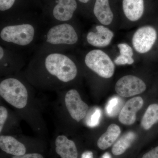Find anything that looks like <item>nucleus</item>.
<instances>
[{"instance_id":"f257e3e1","label":"nucleus","mask_w":158,"mask_h":158,"mask_svg":"<svg viewBox=\"0 0 158 158\" xmlns=\"http://www.w3.org/2000/svg\"><path fill=\"white\" fill-rule=\"evenodd\" d=\"M30 67L47 74L63 84L73 81L77 76L75 59L66 52L38 48L31 59Z\"/></svg>"},{"instance_id":"f03ea898","label":"nucleus","mask_w":158,"mask_h":158,"mask_svg":"<svg viewBox=\"0 0 158 158\" xmlns=\"http://www.w3.org/2000/svg\"><path fill=\"white\" fill-rule=\"evenodd\" d=\"M0 24L1 45L19 51L31 47L40 39L44 23L15 18L4 19Z\"/></svg>"},{"instance_id":"7ed1b4c3","label":"nucleus","mask_w":158,"mask_h":158,"mask_svg":"<svg viewBox=\"0 0 158 158\" xmlns=\"http://www.w3.org/2000/svg\"><path fill=\"white\" fill-rule=\"evenodd\" d=\"M71 21L49 24L43 31L41 43L38 48L66 52L76 45L80 36L77 28Z\"/></svg>"},{"instance_id":"20e7f679","label":"nucleus","mask_w":158,"mask_h":158,"mask_svg":"<svg viewBox=\"0 0 158 158\" xmlns=\"http://www.w3.org/2000/svg\"><path fill=\"white\" fill-rule=\"evenodd\" d=\"M0 95L7 102L17 109L27 104L28 93L25 85L16 78H7L0 83Z\"/></svg>"},{"instance_id":"39448f33","label":"nucleus","mask_w":158,"mask_h":158,"mask_svg":"<svg viewBox=\"0 0 158 158\" xmlns=\"http://www.w3.org/2000/svg\"><path fill=\"white\" fill-rule=\"evenodd\" d=\"M85 65L90 70L104 78L112 77L115 72L114 63L110 56L100 49L88 52L84 58Z\"/></svg>"},{"instance_id":"423d86ee","label":"nucleus","mask_w":158,"mask_h":158,"mask_svg":"<svg viewBox=\"0 0 158 158\" xmlns=\"http://www.w3.org/2000/svg\"><path fill=\"white\" fill-rule=\"evenodd\" d=\"M146 88L145 83L141 79L133 75L125 76L119 79L115 88L118 95L126 98L143 93Z\"/></svg>"},{"instance_id":"0eeeda50","label":"nucleus","mask_w":158,"mask_h":158,"mask_svg":"<svg viewBox=\"0 0 158 158\" xmlns=\"http://www.w3.org/2000/svg\"><path fill=\"white\" fill-rule=\"evenodd\" d=\"M156 39V31L153 27L148 26L141 27L133 35V47L139 53H146L152 48Z\"/></svg>"},{"instance_id":"6e6552de","label":"nucleus","mask_w":158,"mask_h":158,"mask_svg":"<svg viewBox=\"0 0 158 158\" xmlns=\"http://www.w3.org/2000/svg\"><path fill=\"white\" fill-rule=\"evenodd\" d=\"M65 102L72 118L78 122L85 118L89 106L82 100L77 90L74 89L69 90L65 94Z\"/></svg>"},{"instance_id":"1a4fd4ad","label":"nucleus","mask_w":158,"mask_h":158,"mask_svg":"<svg viewBox=\"0 0 158 158\" xmlns=\"http://www.w3.org/2000/svg\"><path fill=\"white\" fill-rule=\"evenodd\" d=\"M49 24L71 21L77 8L76 0H56Z\"/></svg>"},{"instance_id":"9d476101","label":"nucleus","mask_w":158,"mask_h":158,"mask_svg":"<svg viewBox=\"0 0 158 158\" xmlns=\"http://www.w3.org/2000/svg\"><path fill=\"white\" fill-rule=\"evenodd\" d=\"M143 105L144 100L141 97H135L128 101L119 112V122L126 125L134 124L136 120V114Z\"/></svg>"},{"instance_id":"9b49d317","label":"nucleus","mask_w":158,"mask_h":158,"mask_svg":"<svg viewBox=\"0 0 158 158\" xmlns=\"http://www.w3.org/2000/svg\"><path fill=\"white\" fill-rule=\"evenodd\" d=\"M95 31H90L86 35V39L89 45L96 48H104L110 44L114 33L103 25H97Z\"/></svg>"},{"instance_id":"f8f14e48","label":"nucleus","mask_w":158,"mask_h":158,"mask_svg":"<svg viewBox=\"0 0 158 158\" xmlns=\"http://www.w3.org/2000/svg\"><path fill=\"white\" fill-rule=\"evenodd\" d=\"M23 56L19 51L2 45H0V63L1 68H9L24 62Z\"/></svg>"},{"instance_id":"ddd939ff","label":"nucleus","mask_w":158,"mask_h":158,"mask_svg":"<svg viewBox=\"0 0 158 158\" xmlns=\"http://www.w3.org/2000/svg\"><path fill=\"white\" fill-rule=\"evenodd\" d=\"M55 144L56 152L61 158H77V149L75 144L66 136H58Z\"/></svg>"},{"instance_id":"4468645a","label":"nucleus","mask_w":158,"mask_h":158,"mask_svg":"<svg viewBox=\"0 0 158 158\" xmlns=\"http://www.w3.org/2000/svg\"><path fill=\"white\" fill-rule=\"evenodd\" d=\"M93 13L99 22L103 25H109L113 21L114 15L109 0H95Z\"/></svg>"},{"instance_id":"2eb2a0df","label":"nucleus","mask_w":158,"mask_h":158,"mask_svg":"<svg viewBox=\"0 0 158 158\" xmlns=\"http://www.w3.org/2000/svg\"><path fill=\"white\" fill-rule=\"evenodd\" d=\"M0 148L5 152L14 156L23 155L26 152L25 145L10 136H0Z\"/></svg>"},{"instance_id":"dca6fc26","label":"nucleus","mask_w":158,"mask_h":158,"mask_svg":"<svg viewBox=\"0 0 158 158\" xmlns=\"http://www.w3.org/2000/svg\"><path fill=\"white\" fill-rule=\"evenodd\" d=\"M123 8L128 19L136 21L142 17L144 13V0H123Z\"/></svg>"},{"instance_id":"f3484780","label":"nucleus","mask_w":158,"mask_h":158,"mask_svg":"<svg viewBox=\"0 0 158 158\" xmlns=\"http://www.w3.org/2000/svg\"><path fill=\"white\" fill-rule=\"evenodd\" d=\"M120 134L121 130L119 126L116 124L110 125L106 132L99 138L98 146L102 150L107 149L115 143Z\"/></svg>"},{"instance_id":"a211bd4d","label":"nucleus","mask_w":158,"mask_h":158,"mask_svg":"<svg viewBox=\"0 0 158 158\" xmlns=\"http://www.w3.org/2000/svg\"><path fill=\"white\" fill-rule=\"evenodd\" d=\"M136 134L130 131L120 137L113 144L112 152L115 156L123 154L131 145L136 139Z\"/></svg>"},{"instance_id":"6ab92c4d","label":"nucleus","mask_w":158,"mask_h":158,"mask_svg":"<svg viewBox=\"0 0 158 158\" xmlns=\"http://www.w3.org/2000/svg\"><path fill=\"white\" fill-rule=\"evenodd\" d=\"M158 122V104H153L147 108L141 120V125L144 130H148Z\"/></svg>"},{"instance_id":"aec40b11","label":"nucleus","mask_w":158,"mask_h":158,"mask_svg":"<svg viewBox=\"0 0 158 158\" xmlns=\"http://www.w3.org/2000/svg\"><path fill=\"white\" fill-rule=\"evenodd\" d=\"M120 100L117 97H113L108 102L106 110L109 116H113L117 114V111L120 107Z\"/></svg>"},{"instance_id":"412c9836","label":"nucleus","mask_w":158,"mask_h":158,"mask_svg":"<svg viewBox=\"0 0 158 158\" xmlns=\"http://www.w3.org/2000/svg\"><path fill=\"white\" fill-rule=\"evenodd\" d=\"M101 116V111L99 109H96L93 112L87 121V124L90 127L96 126L99 123Z\"/></svg>"},{"instance_id":"4be33fe9","label":"nucleus","mask_w":158,"mask_h":158,"mask_svg":"<svg viewBox=\"0 0 158 158\" xmlns=\"http://www.w3.org/2000/svg\"><path fill=\"white\" fill-rule=\"evenodd\" d=\"M118 47L120 52V55L129 58H133V51L132 48L127 44H119Z\"/></svg>"},{"instance_id":"5701e85b","label":"nucleus","mask_w":158,"mask_h":158,"mask_svg":"<svg viewBox=\"0 0 158 158\" xmlns=\"http://www.w3.org/2000/svg\"><path fill=\"white\" fill-rule=\"evenodd\" d=\"M16 0H0V10L5 12L10 10L14 6Z\"/></svg>"},{"instance_id":"b1692460","label":"nucleus","mask_w":158,"mask_h":158,"mask_svg":"<svg viewBox=\"0 0 158 158\" xmlns=\"http://www.w3.org/2000/svg\"><path fill=\"white\" fill-rule=\"evenodd\" d=\"M114 62L117 65H131L134 63V59L133 58H127L120 55L116 57Z\"/></svg>"},{"instance_id":"393cba45","label":"nucleus","mask_w":158,"mask_h":158,"mask_svg":"<svg viewBox=\"0 0 158 158\" xmlns=\"http://www.w3.org/2000/svg\"><path fill=\"white\" fill-rule=\"evenodd\" d=\"M8 112L4 106L0 107V132H2L4 125L8 117Z\"/></svg>"},{"instance_id":"a878e982","label":"nucleus","mask_w":158,"mask_h":158,"mask_svg":"<svg viewBox=\"0 0 158 158\" xmlns=\"http://www.w3.org/2000/svg\"><path fill=\"white\" fill-rule=\"evenodd\" d=\"M142 158H158V146L145 153Z\"/></svg>"},{"instance_id":"bb28decb","label":"nucleus","mask_w":158,"mask_h":158,"mask_svg":"<svg viewBox=\"0 0 158 158\" xmlns=\"http://www.w3.org/2000/svg\"><path fill=\"white\" fill-rule=\"evenodd\" d=\"M12 158H44L42 155L38 153L27 154L19 156H13Z\"/></svg>"},{"instance_id":"cd10ccee","label":"nucleus","mask_w":158,"mask_h":158,"mask_svg":"<svg viewBox=\"0 0 158 158\" xmlns=\"http://www.w3.org/2000/svg\"><path fill=\"white\" fill-rule=\"evenodd\" d=\"M81 158H93V153L90 151H86L82 154Z\"/></svg>"},{"instance_id":"c85d7f7f","label":"nucleus","mask_w":158,"mask_h":158,"mask_svg":"<svg viewBox=\"0 0 158 158\" xmlns=\"http://www.w3.org/2000/svg\"><path fill=\"white\" fill-rule=\"evenodd\" d=\"M102 158H112V157L109 153L106 152L103 155Z\"/></svg>"},{"instance_id":"c756f323","label":"nucleus","mask_w":158,"mask_h":158,"mask_svg":"<svg viewBox=\"0 0 158 158\" xmlns=\"http://www.w3.org/2000/svg\"><path fill=\"white\" fill-rule=\"evenodd\" d=\"M78 1L80 2L86 4V3H88L90 1V0H78Z\"/></svg>"}]
</instances>
